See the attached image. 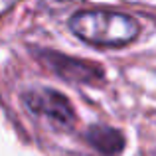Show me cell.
I'll return each instance as SVG.
<instances>
[{
	"mask_svg": "<svg viewBox=\"0 0 156 156\" xmlns=\"http://www.w3.org/2000/svg\"><path fill=\"white\" fill-rule=\"evenodd\" d=\"M22 103L30 113L44 117L51 126L69 130L75 126V111L65 95L50 87H36L22 93Z\"/></svg>",
	"mask_w": 156,
	"mask_h": 156,
	"instance_id": "2",
	"label": "cell"
},
{
	"mask_svg": "<svg viewBox=\"0 0 156 156\" xmlns=\"http://www.w3.org/2000/svg\"><path fill=\"white\" fill-rule=\"evenodd\" d=\"M46 63L50 65L53 71L63 79H69L73 83H97L103 81V69L99 63H91V61H81L73 59L67 55H59V53H46Z\"/></svg>",
	"mask_w": 156,
	"mask_h": 156,
	"instance_id": "3",
	"label": "cell"
},
{
	"mask_svg": "<svg viewBox=\"0 0 156 156\" xmlns=\"http://www.w3.org/2000/svg\"><path fill=\"white\" fill-rule=\"evenodd\" d=\"M87 142L93 146L95 150H99L105 156H113L119 154L125 146V138L119 133L117 129H111V126H91L85 134Z\"/></svg>",
	"mask_w": 156,
	"mask_h": 156,
	"instance_id": "4",
	"label": "cell"
},
{
	"mask_svg": "<svg viewBox=\"0 0 156 156\" xmlns=\"http://www.w3.org/2000/svg\"><path fill=\"white\" fill-rule=\"evenodd\" d=\"M69 30L95 48H125L140 34V24L134 16L117 10H79L69 18Z\"/></svg>",
	"mask_w": 156,
	"mask_h": 156,
	"instance_id": "1",
	"label": "cell"
}]
</instances>
